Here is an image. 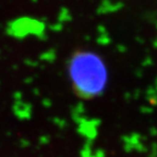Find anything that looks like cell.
I'll use <instances>...</instances> for the list:
<instances>
[{"label": "cell", "mask_w": 157, "mask_h": 157, "mask_svg": "<svg viewBox=\"0 0 157 157\" xmlns=\"http://www.w3.org/2000/svg\"><path fill=\"white\" fill-rule=\"evenodd\" d=\"M69 76L75 90L84 99L100 96L108 81L106 65L99 55L90 51H80L72 56Z\"/></svg>", "instance_id": "obj_1"}]
</instances>
